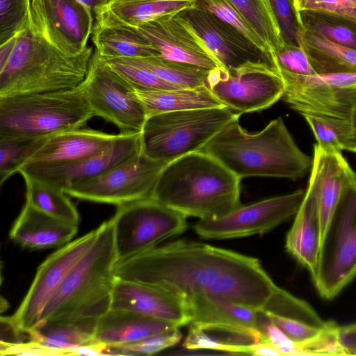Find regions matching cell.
Listing matches in <instances>:
<instances>
[{
	"label": "cell",
	"mask_w": 356,
	"mask_h": 356,
	"mask_svg": "<svg viewBox=\"0 0 356 356\" xmlns=\"http://www.w3.org/2000/svg\"><path fill=\"white\" fill-rule=\"evenodd\" d=\"M304 29L345 47L356 49V9L344 13L298 11Z\"/></svg>",
	"instance_id": "4dcf8cb0"
},
{
	"label": "cell",
	"mask_w": 356,
	"mask_h": 356,
	"mask_svg": "<svg viewBox=\"0 0 356 356\" xmlns=\"http://www.w3.org/2000/svg\"><path fill=\"white\" fill-rule=\"evenodd\" d=\"M103 60L134 89L172 90L180 88L163 80L131 58H115Z\"/></svg>",
	"instance_id": "f35d334b"
},
{
	"label": "cell",
	"mask_w": 356,
	"mask_h": 356,
	"mask_svg": "<svg viewBox=\"0 0 356 356\" xmlns=\"http://www.w3.org/2000/svg\"><path fill=\"white\" fill-rule=\"evenodd\" d=\"M298 11L318 10L328 13H341L352 8L343 0H294Z\"/></svg>",
	"instance_id": "c3c4849f"
},
{
	"label": "cell",
	"mask_w": 356,
	"mask_h": 356,
	"mask_svg": "<svg viewBox=\"0 0 356 356\" xmlns=\"http://www.w3.org/2000/svg\"><path fill=\"white\" fill-rule=\"evenodd\" d=\"M163 80L180 88L206 85L211 70L161 56L131 58Z\"/></svg>",
	"instance_id": "d6a6232c"
},
{
	"label": "cell",
	"mask_w": 356,
	"mask_h": 356,
	"mask_svg": "<svg viewBox=\"0 0 356 356\" xmlns=\"http://www.w3.org/2000/svg\"><path fill=\"white\" fill-rule=\"evenodd\" d=\"M140 134H119L118 138L106 149L79 161L57 165L24 164L18 172L22 177L33 178L64 191L100 176L140 153Z\"/></svg>",
	"instance_id": "2e32d148"
},
{
	"label": "cell",
	"mask_w": 356,
	"mask_h": 356,
	"mask_svg": "<svg viewBox=\"0 0 356 356\" xmlns=\"http://www.w3.org/2000/svg\"><path fill=\"white\" fill-rule=\"evenodd\" d=\"M193 6L216 15L252 44L272 54L264 41L229 0H194Z\"/></svg>",
	"instance_id": "74e56055"
},
{
	"label": "cell",
	"mask_w": 356,
	"mask_h": 356,
	"mask_svg": "<svg viewBox=\"0 0 356 356\" xmlns=\"http://www.w3.org/2000/svg\"><path fill=\"white\" fill-rule=\"evenodd\" d=\"M190 323L243 326L259 329L260 312L204 293L186 300Z\"/></svg>",
	"instance_id": "4316f807"
},
{
	"label": "cell",
	"mask_w": 356,
	"mask_h": 356,
	"mask_svg": "<svg viewBox=\"0 0 356 356\" xmlns=\"http://www.w3.org/2000/svg\"><path fill=\"white\" fill-rule=\"evenodd\" d=\"M252 355L270 356L282 355V354L264 337L261 341L252 345Z\"/></svg>",
	"instance_id": "f907efd6"
},
{
	"label": "cell",
	"mask_w": 356,
	"mask_h": 356,
	"mask_svg": "<svg viewBox=\"0 0 356 356\" xmlns=\"http://www.w3.org/2000/svg\"><path fill=\"white\" fill-rule=\"evenodd\" d=\"M305 193L298 190L240 205L219 218L199 220L193 228L199 236L209 239L235 238L265 233L295 216Z\"/></svg>",
	"instance_id": "4fadbf2b"
},
{
	"label": "cell",
	"mask_w": 356,
	"mask_h": 356,
	"mask_svg": "<svg viewBox=\"0 0 356 356\" xmlns=\"http://www.w3.org/2000/svg\"><path fill=\"white\" fill-rule=\"evenodd\" d=\"M285 87L282 99L293 110L336 115L349 105L356 90V73L280 76Z\"/></svg>",
	"instance_id": "e0dca14e"
},
{
	"label": "cell",
	"mask_w": 356,
	"mask_h": 356,
	"mask_svg": "<svg viewBox=\"0 0 356 356\" xmlns=\"http://www.w3.org/2000/svg\"><path fill=\"white\" fill-rule=\"evenodd\" d=\"M132 28L146 38L162 58L209 70L221 67L203 44L174 15Z\"/></svg>",
	"instance_id": "d6986e66"
},
{
	"label": "cell",
	"mask_w": 356,
	"mask_h": 356,
	"mask_svg": "<svg viewBox=\"0 0 356 356\" xmlns=\"http://www.w3.org/2000/svg\"><path fill=\"white\" fill-rule=\"evenodd\" d=\"M275 69L280 76L316 74L302 47L284 44L272 53Z\"/></svg>",
	"instance_id": "7bdbcfd3"
},
{
	"label": "cell",
	"mask_w": 356,
	"mask_h": 356,
	"mask_svg": "<svg viewBox=\"0 0 356 356\" xmlns=\"http://www.w3.org/2000/svg\"><path fill=\"white\" fill-rule=\"evenodd\" d=\"M194 0H106L95 22L134 27L193 6Z\"/></svg>",
	"instance_id": "d4e9b609"
},
{
	"label": "cell",
	"mask_w": 356,
	"mask_h": 356,
	"mask_svg": "<svg viewBox=\"0 0 356 356\" xmlns=\"http://www.w3.org/2000/svg\"><path fill=\"white\" fill-rule=\"evenodd\" d=\"M174 16L196 36L222 68L228 70L249 63H263L275 69L272 54L252 44L212 13L192 6Z\"/></svg>",
	"instance_id": "5bb4252c"
},
{
	"label": "cell",
	"mask_w": 356,
	"mask_h": 356,
	"mask_svg": "<svg viewBox=\"0 0 356 356\" xmlns=\"http://www.w3.org/2000/svg\"><path fill=\"white\" fill-rule=\"evenodd\" d=\"M90 128L61 131L42 138L23 164L57 165L79 161L106 149L118 137Z\"/></svg>",
	"instance_id": "ffe728a7"
},
{
	"label": "cell",
	"mask_w": 356,
	"mask_h": 356,
	"mask_svg": "<svg viewBox=\"0 0 356 356\" xmlns=\"http://www.w3.org/2000/svg\"><path fill=\"white\" fill-rule=\"evenodd\" d=\"M28 333L30 340L60 350L99 343L93 334L70 323L45 321L38 323Z\"/></svg>",
	"instance_id": "e575fe53"
},
{
	"label": "cell",
	"mask_w": 356,
	"mask_h": 356,
	"mask_svg": "<svg viewBox=\"0 0 356 356\" xmlns=\"http://www.w3.org/2000/svg\"><path fill=\"white\" fill-rule=\"evenodd\" d=\"M241 180L218 159L200 150L170 161L151 197L186 217L216 219L241 205Z\"/></svg>",
	"instance_id": "5b68a950"
},
{
	"label": "cell",
	"mask_w": 356,
	"mask_h": 356,
	"mask_svg": "<svg viewBox=\"0 0 356 356\" xmlns=\"http://www.w3.org/2000/svg\"><path fill=\"white\" fill-rule=\"evenodd\" d=\"M0 350L1 355H67V350L51 348L33 340L13 345H0Z\"/></svg>",
	"instance_id": "bcb514c9"
},
{
	"label": "cell",
	"mask_w": 356,
	"mask_h": 356,
	"mask_svg": "<svg viewBox=\"0 0 356 356\" xmlns=\"http://www.w3.org/2000/svg\"><path fill=\"white\" fill-rule=\"evenodd\" d=\"M251 257L206 243L177 240L117 262L114 273L119 279L160 287L186 300L199 293L209 295L220 277Z\"/></svg>",
	"instance_id": "6da1fadb"
},
{
	"label": "cell",
	"mask_w": 356,
	"mask_h": 356,
	"mask_svg": "<svg viewBox=\"0 0 356 356\" xmlns=\"http://www.w3.org/2000/svg\"><path fill=\"white\" fill-rule=\"evenodd\" d=\"M181 338L179 327H177L134 343L108 347V355H154L175 346Z\"/></svg>",
	"instance_id": "b9f144b4"
},
{
	"label": "cell",
	"mask_w": 356,
	"mask_h": 356,
	"mask_svg": "<svg viewBox=\"0 0 356 356\" xmlns=\"http://www.w3.org/2000/svg\"><path fill=\"white\" fill-rule=\"evenodd\" d=\"M186 218L151 197L118 206L111 218L118 262L183 233Z\"/></svg>",
	"instance_id": "9c48e42d"
},
{
	"label": "cell",
	"mask_w": 356,
	"mask_h": 356,
	"mask_svg": "<svg viewBox=\"0 0 356 356\" xmlns=\"http://www.w3.org/2000/svg\"><path fill=\"white\" fill-rule=\"evenodd\" d=\"M284 44L301 46L303 27L294 0H266Z\"/></svg>",
	"instance_id": "60d3db41"
},
{
	"label": "cell",
	"mask_w": 356,
	"mask_h": 356,
	"mask_svg": "<svg viewBox=\"0 0 356 356\" xmlns=\"http://www.w3.org/2000/svg\"><path fill=\"white\" fill-rule=\"evenodd\" d=\"M95 117L82 83L74 88L0 97V138H39L83 127Z\"/></svg>",
	"instance_id": "8992f818"
},
{
	"label": "cell",
	"mask_w": 356,
	"mask_h": 356,
	"mask_svg": "<svg viewBox=\"0 0 356 356\" xmlns=\"http://www.w3.org/2000/svg\"><path fill=\"white\" fill-rule=\"evenodd\" d=\"M302 117L314 133L317 145L326 151H349L352 139L350 120L312 114Z\"/></svg>",
	"instance_id": "d590c367"
},
{
	"label": "cell",
	"mask_w": 356,
	"mask_h": 356,
	"mask_svg": "<svg viewBox=\"0 0 356 356\" xmlns=\"http://www.w3.org/2000/svg\"><path fill=\"white\" fill-rule=\"evenodd\" d=\"M169 161L152 159L142 151L104 174L64 190L70 197L120 206L151 197Z\"/></svg>",
	"instance_id": "8fae6325"
},
{
	"label": "cell",
	"mask_w": 356,
	"mask_h": 356,
	"mask_svg": "<svg viewBox=\"0 0 356 356\" xmlns=\"http://www.w3.org/2000/svg\"><path fill=\"white\" fill-rule=\"evenodd\" d=\"M241 179L269 177L296 180L310 172L313 158L302 152L282 116L258 132L249 133L234 120L201 149Z\"/></svg>",
	"instance_id": "277c9868"
},
{
	"label": "cell",
	"mask_w": 356,
	"mask_h": 356,
	"mask_svg": "<svg viewBox=\"0 0 356 356\" xmlns=\"http://www.w3.org/2000/svg\"><path fill=\"white\" fill-rule=\"evenodd\" d=\"M1 344L13 345L25 342L29 339V333L22 330L13 316H1Z\"/></svg>",
	"instance_id": "7dc6e473"
},
{
	"label": "cell",
	"mask_w": 356,
	"mask_h": 356,
	"mask_svg": "<svg viewBox=\"0 0 356 356\" xmlns=\"http://www.w3.org/2000/svg\"><path fill=\"white\" fill-rule=\"evenodd\" d=\"M26 0H0V39L6 40L22 24Z\"/></svg>",
	"instance_id": "f6af8a7d"
},
{
	"label": "cell",
	"mask_w": 356,
	"mask_h": 356,
	"mask_svg": "<svg viewBox=\"0 0 356 356\" xmlns=\"http://www.w3.org/2000/svg\"><path fill=\"white\" fill-rule=\"evenodd\" d=\"M117 262L110 219L97 227L93 244L49 300L38 323H70L94 334L99 319L111 309Z\"/></svg>",
	"instance_id": "3957f363"
},
{
	"label": "cell",
	"mask_w": 356,
	"mask_h": 356,
	"mask_svg": "<svg viewBox=\"0 0 356 356\" xmlns=\"http://www.w3.org/2000/svg\"><path fill=\"white\" fill-rule=\"evenodd\" d=\"M271 53L284 44L266 0H229Z\"/></svg>",
	"instance_id": "836d02e7"
},
{
	"label": "cell",
	"mask_w": 356,
	"mask_h": 356,
	"mask_svg": "<svg viewBox=\"0 0 356 356\" xmlns=\"http://www.w3.org/2000/svg\"><path fill=\"white\" fill-rule=\"evenodd\" d=\"M321 239L317 191L309 177L304 199L286 237V248L312 274L317 266Z\"/></svg>",
	"instance_id": "7402d4cb"
},
{
	"label": "cell",
	"mask_w": 356,
	"mask_h": 356,
	"mask_svg": "<svg viewBox=\"0 0 356 356\" xmlns=\"http://www.w3.org/2000/svg\"><path fill=\"white\" fill-rule=\"evenodd\" d=\"M261 312L296 319L320 328H325L329 323L324 322L307 302L280 287Z\"/></svg>",
	"instance_id": "8d00e7d4"
},
{
	"label": "cell",
	"mask_w": 356,
	"mask_h": 356,
	"mask_svg": "<svg viewBox=\"0 0 356 356\" xmlns=\"http://www.w3.org/2000/svg\"><path fill=\"white\" fill-rule=\"evenodd\" d=\"M23 178L26 201L52 216L79 225V211L63 190L33 178Z\"/></svg>",
	"instance_id": "1f68e13d"
},
{
	"label": "cell",
	"mask_w": 356,
	"mask_h": 356,
	"mask_svg": "<svg viewBox=\"0 0 356 356\" xmlns=\"http://www.w3.org/2000/svg\"><path fill=\"white\" fill-rule=\"evenodd\" d=\"M134 90L147 118L171 111L225 106L207 84L172 90Z\"/></svg>",
	"instance_id": "83f0119b"
},
{
	"label": "cell",
	"mask_w": 356,
	"mask_h": 356,
	"mask_svg": "<svg viewBox=\"0 0 356 356\" xmlns=\"http://www.w3.org/2000/svg\"><path fill=\"white\" fill-rule=\"evenodd\" d=\"M90 40L95 52L103 59L160 56L146 38L127 26L95 22Z\"/></svg>",
	"instance_id": "484cf974"
},
{
	"label": "cell",
	"mask_w": 356,
	"mask_h": 356,
	"mask_svg": "<svg viewBox=\"0 0 356 356\" xmlns=\"http://www.w3.org/2000/svg\"><path fill=\"white\" fill-rule=\"evenodd\" d=\"M58 29L81 49L87 48L95 25V15L74 0H44Z\"/></svg>",
	"instance_id": "f546056e"
},
{
	"label": "cell",
	"mask_w": 356,
	"mask_h": 356,
	"mask_svg": "<svg viewBox=\"0 0 356 356\" xmlns=\"http://www.w3.org/2000/svg\"><path fill=\"white\" fill-rule=\"evenodd\" d=\"M97 234V228L66 243L38 266L28 292L13 315L22 330L28 332L38 325L49 300L92 246Z\"/></svg>",
	"instance_id": "9a60e30c"
},
{
	"label": "cell",
	"mask_w": 356,
	"mask_h": 356,
	"mask_svg": "<svg viewBox=\"0 0 356 356\" xmlns=\"http://www.w3.org/2000/svg\"><path fill=\"white\" fill-rule=\"evenodd\" d=\"M91 10L94 15L106 0H74Z\"/></svg>",
	"instance_id": "f5cc1de1"
},
{
	"label": "cell",
	"mask_w": 356,
	"mask_h": 356,
	"mask_svg": "<svg viewBox=\"0 0 356 356\" xmlns=\"http://www.w3.org/2000/svg\"><path fill=\"white\" fill-rule=\"evenodd\" d=\"M78 231V225L59 219L25 203L9 232L21 247L42 250L64 245Z\"/></svg>",
	"instance_id": "44dd1931"
},
{
	"label": "cell",
	"mask_w": 356,
	"mask_h": 356,
	"mask_svg": "<svg viewBox=\"0 0 356 356\" xmlns=\"http://www.w3.org/2000/svg\"><path fill=\"white\" fill-rule=\"evenodd\" d=\"M350 120L352 126V139L349 151L356 154V99L352 107Z\"/></svg>",
	"instance_id": "816d5d0a"
},
{
	"label": "cell",
	"mask_w": 356,
	"mask_h": 356,
	"mask_svg": "<svg viewBox=\"0 0 356 356\" xmlns=\"http://www.w3.org/2000/svg\"><path fill=\"white\" fill-rule=\"evenodd\" d=\"M301 46L316 74L356 73V49L303 29Z\"/></svg>",
	"instance_id": "f1b7e54d"
},
{
	"label": "cell",
	"mask_w": 356,
	"mask_h": 356,
	"mask_svg": "<svg viewBox=\"0 0 356 356\" xmlns=\"http://www.w3.org/2000/svg\"><path fill=\"white\" fill-rule=\"evenodd\" d=\"M179 327L134 312L110 309L98 321L94 337L108 347L134 343Z\"/></svg>",
	"instance_id": "cb8c5ba5"
},
{
	"label": "cell",
	"mask_w": 356,
	"mask_h": 356,
	"mask_svg": "<svg viewBox=\"0 0 356 356\" xmlns=\"http://www.w3.org/2000/svg\"><path fill=\"white\" fill-rule=\"evenodd\" d=\"M240 113L227 106L188 109L154 115L143 127L141 151L156 160L171 161L200 151Z\"/></svg>",
	"instance_id": "52a82bcc"
},
{
	"label": "cell",
	"mask_w": 356,
	"mask_h": 356,
	"mask_svg": "<svg viewBox=\"0 0 356 356\" xmlns=\"http://www.w3.org/2000/svg\"><path fill=\"white\" fill-rule=\"evenodd\" d=\"M336 335L344 354L356 355V323L337 326Z\"/></svg>",
	"instance_id": "681fc988"
},
{
	"label": "cell",
	"mask_w": 356,
	"mask_h": 356,
	"mask_svg": "<svg viewBox=\"0 0 356 356\" xmlns=\"http://www.w3.org/2000/svg\"><path fill=\"white\" fill-rule=\"evenodd\" d=\"M111 309L134 312L179 327L190 323L185 299L160 287L115 279Z\"/></svg>",
	"instance_id": "ac0fdd59"
},
{
	"label": "cell",
	"mask_w": 356,
	"mask_h": 356,
	"mask_svg": "<svg viewBox=\"0 0 356 356\" xmlns=\"http://www.w3.org/2000/svg\"><path fill=\"white\" fill-rule=\"evenodd\" d=\"M82 86L95 117L114 124L120 134H140L147 119L133 87L94 50Z\"/></svg>",
	"instance_id": "30bf717a"
},
{
	"label": "cell",
	"mask_w": 356,
	"mask_h": 356,
	"mask_svg": "<svg viewBox=\"0 0 356 356\" xmlns=\"http://www.w3.org/2000/svg\"><path fill=\"white\" fill-rule=\"evenodd\" d=\"M348 6L356 8V0H343Z\"/></svg>",
	"instance_id": "11a10c76"
},
{
	"label": "cell",
	"mask_w": 356,
	"mask_h": 356,
	"mask_svg": "<svg viewBox=\"0 0 356 356\" xmlns=\"http://www.w3.org/2000/svg\"><path fill=\"white\" fill-rule=\"evenodd\" d=\"M1 312H3L4 310L7 309V308L8 307L9 305L8 303L7 302V301L6 300H4L2 297H1Z\"/></svg>",
	"instance_id": "db71d44e"
},
{
	"label": "cell",
	"mask_w": 356,
	"mask_h": 356,
	"mask_svg": "<svg viewBox=\"0 0 356 356\" xmlns=\"http://www.w3.org/2000/svg\"><path fill=\"white\" fill-rule=\"evenodd\" d=\"M319 295L336 297L356 276V173L346 180L322 236L317 266L311 274Z\"/></svg>",
	"instance_id": "ba28073f"
},
{
	"label": "cell",
	"mask_w": 356,
	"mask_h": 356,
	"mask_svg": "<svg viewBox=\"0 0 356 356\" xmlns=\"http://www.w3.org/2000/svg\"><path fill=\"white\" fill-rule=\"evenodd\" d=\"M262 312L270 321L275 324L293 342L298 345L300 354H302L305 346L316 339L327 327L320 328L305 322L270 312Z\"/></svg>",
	"instance_id": "ee69618b"
},
{
	"label": "cell",
	"mask_w": 356,
	"mask_h": 356,
	"mask_svg": "<svg viewBox=\"0 0 356 356\" xmlns=\"http://www.w3.org/2000/svg\"><path fill=\"white\" fill-rule=\"evenodd\" d=\"M310 177L318 195L322 236L334 212L343 186L355 172L341 152L326 151L314 145Z\"/></svg>",
	"instance_id": "603a6c76"
},
{
	"label": "cell",
	"mask_w": 356,
	"mask_h": 356,
	"mask_svg": "<svg viewBox=\"0 0 356 356\" xmlns=\"http://www.w3.org/2000/svg\"><path fill=\"white\" fill-rule=\"evenodd\" d=\"M42 138H0L1 185L18 172Z\"/></svg>",
	"instance_id": "ab89813d"
},
{
	"label": "cell",
	"mask_w": 356,
	"mask_h": 356,
	"mask_svg": "<svg viewBox=\"0 0 356 356\" xmlns=\"http://www.w3.org/2000/svg\"><path fill=\"white\" fill-rule=\"evenodd\" d=\"M94 53L65 54L24 19L0 46V97L74 88L85 80Z\"/></svg>",
	"instance_id": "7a4b0ae2"
},
{
	"label": "cell",
	"mask_w": 356,
	"mask_h": 356,
	"mask_svg": "<svg viewBox=\"0 0 356 356\" xmlns=\"http://www.w3.org/2000/svg\"><path fill=\"white\" fill-rule=\"evenodd\" d=\"M207 85L225 106L240 114L270 107L285 90L277 70L263 63L211 70Z\"/></svg>",
	"instance_id": "7c38bea8"
}]
</instances>
